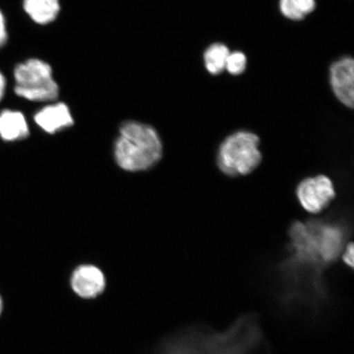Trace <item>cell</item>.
Instances as JSON below:
<instances>
[{"instance_id":"obj_15","label":"cell","mask_w":354,"mask_h":354,"mask_svg":"<svg viewBox=\"0 0 354 354\" xmlns=\"http://www.w3.org/2000/svg\"><path fill=\"white\" fill-rule=\"evenodd\" d=\"M8 39L7 21L1 10H0V48L6 46Z\"/></svg>"},{"instance_id":"obj_10","label":"cell","mask_w":354,"mask_h":354,"mask_svg":"<svg viewBox=\"0 0 354 354\" xmlns=\"http://www.w3.org/2000/svg\"><path fill=\"white\" fill-rule=\"evenodd\" d=\"M29 133L28 123L21 111L10 109L0 111V138L13 142L26 138Z\"/></svg>"},{"instance_id":"obj_6","label":"cell","mask_w":354,"mask_h":354,"mask_svg":"<svg viewBox=\"0 0 354 354\" xmlns=\"http://www.w3.org/2000/svg\"><path fill=\"white\" fill-rule=\"evenodd\" d=\"M301 206L316 214L326 209L335 197L333 183L329 177L319 175L301 181L296 189Z\"/></svg>"},{"instance_id":"obj_7","label":"cell","mask_w":354,"mask_h":354,"mask_svg":"<svg viewBox=\"0 0 354 354\" xmlns=\"http://www.w3.org/2000/svg\"><path fill=\"white\" fill-rule=\"evenodd\" d=\"M332 90L336 98L344 106L353 109L354 105V62L345 57L332 64L330 70Z\"/></svg>"},{"instance_id":"obj_3","label":"cell","mask_w":354,"mask_h":354,"mask_svg":"<svg viewBox=\"0 0 354 354\" xmlns=\"http://www.w3.org/2000/svg\"><path fill=\"white\" fill-rule=\"evenodd\" d=\"M114 154L118 166L123 170H147L160 160L162 144L152 127L138 122H127L119 132Z\"/></svg>"},{"instance_id":"obj_18","label":"cell","mask_w":354,"mask_h":354,"mask_svg":"<svg viewBox=\"0 0 354 354\" xmlns=\"http://www.w3.org/2000/svg\"><path fill=\"white\" fill-rule=\"evenodd\" d=\"M3 311V301L1 297H0V315H1Z\"/></svg>"},{"instance_id":"obj_8","label":"cell","mask_w":354,"mask_h":354,"mask_svg":"<svg viewBox=\"0 0 354 354\" xmlns=\"http://www.w3.org/2000/svg\"><path fill=\"white\" fill-rule=\"evenodd\" d=\"M71 286L80 297L93 299L104 291L106 281L103 272L95 266H80L73 273Z\"/></svg>"},{"instance_id":"obj_4","label":"cell","mask_w":354,"mask_h":354,"mask_svg":"<svg viewBox=\"0 0 354 354\" xmlns=\"http://www.w3.org/2000/svg\"><path fill=\"white\" fill-rule=\"evenodd\" d=\"M259 137L253 132L239 131L230 135L219 146L216 165L232 177L247 176L262 162Z\"/></svg>"},{"instance_id":"obj_2","label":"cell","mask_w":354,"mask_h":354,"mask_svg":"<svg viewBox=\"0 0 354 354\" xmlns=\"http://www.w3.org/2000/svg\"><path fill=\"white\" fill-rule=\"evenodd\" d=\"M263 343V330L256 317L245 315L223 331L188 334L169 354H259Z\"/></svg>"},{"instance_id":"obj_17","label":"cell","mask_w":354,"mask_h":354,"mask_svg":"<svg viewBox=\"0 0 354 354\" xmlns=\"http://www.w3.org/2000/svg\"><path fill=\"white\" fill-rule=\"evenodd\" d=\"M8 92L7 78L0 71V104L6 99Z\"/></svg>"},{"instance_id":"obj_5","label":"cell","mask_w":354,"mask_h":354,"mask_svg":"<svg viewBox=\"0 0 354 354\" xmlns=\"http://www.w3.org/2000/svg\"><path fill=\"white\" fill-rule=\"evenodd\" d=\"M12 90L19 98L30 102L55 101L59 88L50 64L30 57L17 64L12 71Z\"/></svg>"},{"instance_id":"obj_14","label":"cell","mask_w":354,"mask_h":354,"mask_svg":"<svg viewBox=\"0 0 354 354\" xmlns=\"http://www.w3.org/2000/svg\"><path fill=\"white\" fill-rule=\"evenodd\" d=\"M247 65V57L242 52L230 53L225 70L234 76L242 74L245 72Z\"/></svg>"},{"instance_id":"obj_9","label":"cell","mask_w":354,"mask_h":354,"mask_svg":"<svg viewBox=\"0 0 354 354\" xmlns=\"http://www.w3.org/2000/svg\"><path fill=\"white\" fill-rule=\"evenodd\" d=\"M34 120L41 129L50 134L73 126V118L64 103L46 106L35 114Z\"/></svg>"},{"instance_id":"obj_11","label":"cell","mask_w":354,"mask_h":354,"mask_svg":"<svg viewBox=\"0 0 354 354\" xmlns=\"http://www.w3.org/2000/svg\"><path fill=\"white\" fill-rule=\"evenodd\" d=\"M22 10L39 25H46L56 19L60 11L59 0H22Z\"/></svg>"},{"instance_id":"obj_1","label":"cell","mask_w":354,"mask_h":354,"mask_svg":"<svg viewBox=\"0 0 354 354\" xmlns=\"http://www.w3.org/2000/svg\"><path fill=\"white\" fill-rule=\"evenodd\" d=\"M289 236V253L278 268L280 304L287 310L305 307L320 312L329 301L326 272L342 257L346 231L324 221H296Z\"/></svg>"},{"instance_id":"obj_16","label":"cell","mask_w":354,"mask_h":354,"mask_svg":"<svg viewBox=\"0 0 354 354\" xmlns=\"http://www.w3.org/2000/svg\"><path fill=\"white\" fill-rule=\"evenodd\" d=\"M343 262L348 266V267L353 268V243H349L348 245L345 247V249L342 253Z\"/></svg>"},{"instance_id":"obj_12","label":"cell","mask_w":354,"mask_h":354,"mask_svg":"<svg viewBox=\"0 0 354 354\" xmlns=\"http://www.w3.org/2000/svg\"><path fill=\"white\" fill-rule=\"evenodd\" d=\"M230 53L227 46L221 43H215L207 48L203 56L207 72L212 75L223 73Z\"/></svg>"},{"instance_id":"obj_13","label":"cell","mask_w":354,"mask_h":354,"mask_svg":"<svg viewBox=\"0 0 354 354\" xmlns=\"http://www.w3.org/2000/svg\"><path fill=\"white\" fill-rule=\"evenodd\" d=\"M315 0H280V10L286 19L299 21L313 12Z\"/></svg>"}]
</instances>
